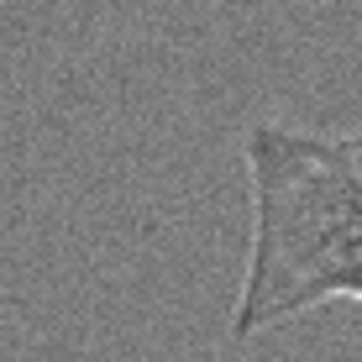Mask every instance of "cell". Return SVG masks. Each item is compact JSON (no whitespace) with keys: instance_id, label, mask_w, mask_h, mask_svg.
Returning <instances> with one entry per match:
<instances>
[{"instance_id":"1","label":"cell","mask_w":362,"mask_h":362,"mask_svg":"<svg viewBox=\"0 0 362 362\" xmlns=\"http://www.w3.org/2000/svg\"><path fill=\"white\" fill-rule=\"evenodd\" d=\"M252 247L231 336H263L331 299L362 305V132L252 127Z\"/></svg>"}]
</instances>
